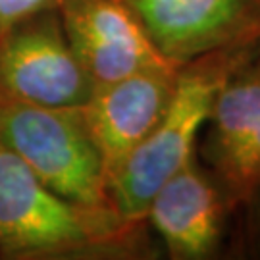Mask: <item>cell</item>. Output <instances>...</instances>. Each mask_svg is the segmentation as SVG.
<instances>
[{
    "instance_id": "8992f818",
    "label": "cell",
    "mask_w": 260,
    "mask_h": 260,
    "mask_svg": "<svg viewBox=\"0 0 260 260\" xmlns=\"http://www.w3.org/2000/svg\"><path fill=\"white\" fill-rule=\"evenodd\" d=\"M160 56L183 66L260 41V0H125Z\"/></svg>"
},
{
    "instance_id": "9c48e42d",
    "label": "cell",
    "mask_w": 260,
    "mask_h": 260,
    "mask_svg": "<svg viewBox=\"0 0 260 260\" xmlns=\"http://www.w3.org/2000/svg\"><path fill=\"white\" fill-rule=\"evenodd\" d=\"M176 74L177 66H158L94 85L81 110L103 158L106 181L156 125L172 96Z\"/></svg>"
},
{
    "instance_id": "7a4b0ae2",
    "label": "cell",
    "mask_w": 260,
    "mask_h": 260,
    "mask_svg": "<svg viewBox=\"0 0 260 260\" xmlns=\"http://www.w3.org/2000/svg\"><path fill=\"white\" fill-rule=\"evenodd\" d=\"M258 45L260 41L216 50L177 68L172 96L160 120L108 181V197L116 212L145 222L154 193L197 158L199 141L225 77Z\"/></svg>"
},
{
    "instance_id": "3957f363",
    "label": "cell",
    "mask_w": 260,
    "mask_h": 260,
    "mask_svg": "<svg viewBox=\"0 0 260 260\" xmlns=\"http://www.w3.org/2000/svg\"><path fill=\"white\" fill-rule=\"evenodd\" d=\"M0 143L58 195L77 205L112 206L103 158L81 106L0 99Z\"/></svg>"
},
{
    "instance_id": "8fae6325",
    "label": "cell",
    "mask_w": 260,
    "mask_h": 260,
    "mask_svg": "<svg viewBox=\"0 0 260 260\" xmlns=\"http://www.w3.org/2000/svg\"><path fill=\"white\" fill-rule=\"evenodd\" d=\"M243 222V251L249 256L260 258V187L241 208Z\"/></svg>"
},
{
    "instance_id": "5b68a950",
    "label": "cell",
    "mask_w": 260,
    "mask_h": 260,
    "mask_svg": "<svg viewBox=\"0 0 260 260\" xmlns=\"http://www.w3.org/2000/svg\"><path fill=\"white\" fill-rule=\"evenodd\" d=\"M93 89L56 8L19 21L0 37V99L83 106Z\"/></svg>"
},
{
    "instance_id": "30bf717a",
    "label": "cell",
    "mask_w": 260,
    "mask_h": 260,
    "mask_svg": "<svg viewBox=\"0 0 260 260\" xmlns=\"http://www.w3.org/2000/svg\"><path fill=\"white\" fill-rule=\"evenodd\" d=\"M58 2L60 0H0V37L19 21L58 8Z\"/></svg>"
},
{
    "instance_id": "52a82bcc",
    "label": "cell",
    "mask_w": 260,
    "mask_h": 260,
    "mask_svg": "<svg viewBox=\"0 0 260 260\" xmlns=\"http://www.w3.org/2000/svg\"><path fill=\"white\" fill-rule=\"evenodd\" d=\"M68 41L94 85H104L164 60L125 0H60Z\"/></svg>"
},
{
    "instance_id": "277c9868",
    "label": "cell",
    "mask_w": 260,
    "mask_h": 260,
    "mask_svg": "<svg viewBox=\"0 0 260 260\" xmlns=\"http://www.w3.org/2000/svg\"><path fill=\"white\" fill-rule=\"evenodd\" d=\"M197 158L222 187L232 212L260 187V45L220 87Z\"/></svg>"
},
{
    "instance_id": "6da1fadb",
    "label": "cell",
    "mask_w": 260,
    "mask_h": 260,
    "mask_svg": "<svg viewBox=\"0 0 260 260\" xmlns=\"http://www.w3.org/2000/svg\"><path fill=\"white\" fill-rule=\"evenodd\" d=\"M0 252L12 258H150L147 222L58 195L0 143Z\"/></svg>"
},
{
    "instance_id": "ba28073f",
    "label": "cell",
    "mask_w": 260,
    "mask_h": 260,
    "mask_svg": "<svg viewBox=\"0 0 260 260\" xmlns=\"http://www.w3.org/2000/svg\"><path fill=\"white\" fill-rule=\"evenodd\" d=\"M232 208L199 158L181 168L150 199L145 222L174 260H208L222 249Z\"/></svg>"
}]
</instances>
